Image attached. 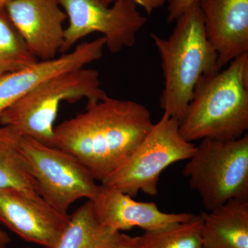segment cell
I'll use <instances>...</instances> for the list:
<instances>
[{
  "instance_id": "d6986e66",
  "label": "cell",
  "mask_w": 248,
  "mask_h": 248,
  "mask_svg": "<svg viewBox=\"0 0 248 248\" xmlns=\"http://www.w3.org/2000/svg\"><path fill=\"white\" fill-rule=\"evenodd\" d=\"M199 0H169L168 7L167 22H175L178 17L197 4Z\"/></svg>"
},
{
  "instance_id": "4fadbf2b",
  "label": "cell",
  "mask_w": 248,
  "mask_h": 248,
  "mask_svg": "<svg viewBox=\"0 0 248 248\" xmlns=\"http://www.w3.org/2000/svg\"><path fill=\"white\" fill-rule=\"evenodd\" d=\"M92 203L99 221L118 232L135 227L155 231L188 221L195 216L192 213H164L153 202H137L120 190L102 184Z\"/></svg>"
},
{
  "instance_id": "ffe728a7",
  "label": "cell",
  "mask_w": 248,
  "mask_h": 248,
  "mask_svg": "<svg viewBox=\"0 0 248 248\" xmlns=\"http://www.w3.org/2000/svg\"><path fill=\"white\" fill-rule=\"evenodd\" d=\"M112 248H141L140 236H131L120 233Z\"/></svg>"
},
{
  "instance_id": "9a60e30c",
  "label": "cell",
  "mask_w": 248,
  "mask_h": 248,
  "mask_svg": "<svg viewBox=\"0 0 248 248\" xmlns=\"http://www.w3.org/2000/svg\"><path fill=\"white\" fill-rule=\"evenodd\" d=\"M0 187H12L32 197H41L36 181L22 147V137L0 125Z\"/></svg>"
},
{
  "instance_id": "7402d4cb",
  "label": "cell",
  "mask_w": 248,
  "mask_h": 248,
  "mask_svg": "<svg viewBox=\"0 0 248 248\" xmlns=\"http://www.w3.org/2000/svg\"><path fill=\"white\" fill-rule=\"evenodd\" d=\"M10 241H11V239H10L9 234L6 232L0 229V245L6 246V245L9 244Z\"/></svg>"
},
{
  "instance_id": "9c48e42d",
  "label": "cell",
  "mask_w": 248,
  "mask_h": 248,
  "mask_svg": "<svg viewBox=\"0 0 248 248\" xmlns=\"http://www.w3.org/2000/svg\"><path fill=\"white\" fill-rule=\"evenodd\" d=\"M69 219V215L57 211L42 197L0 187V223L27 242L53 248Z\"/></svg>"
},
{
  "instance_id": "e0dca14e",
  "label": "cell",
  "mask_w": 248,
  "mask_h": 248,
  "mask_svg": "<svg viewBox=\"0 0 248 248\" xmlns=\"http://www.w3.org/2000/svg\"><path fill=\"white\" fill-rule=\"evenodd\" d=\"M201 215L187 221L145 231L140 237L141 248H203Z\"/></svg>"
},
{
  "instance_id": "277c9868",
  "label": "cell",
  "mask_w": 248,
  "mask_h": 248,
  "mask_svg": "<svg viewBox=\"0 0 248 248\" xmlns=\"http://www.w3.org/2000/svg\"><path fill=\"white\" fill-rule=\"evenodd\" d=\"M97 70L81 68L52 77L5 109L0 125L9 127L21 137H28L55 146V124L60 105L82 99L88 102L108 97Z\"/></svg>"
},
{
  "instance_id": "7a4b0ae2",
  "label": "cell",
  "mask_w": 248,
  "mask_h": 248,
  "mask_svg": "<svg viewBox=\"0 0 248 248\" xmlns=\"http://www.w3.org/2000/svg\"><path fill=\"white\" fill-rule=\"evenodd\" d=\"M248 129V53L235 59L224 69L202 78L179 123L189 142L232 141Z\"/></svg>"
},
{
  "instance_id": "ac0fdd59",
  "label": "cell",
  "mask_w": 248,
  "mask_h": 248,
  "mask_svg": "<svg viewBox=\"0 0 248 248\" xmlns=\"http://www.w3.org/2000/svg\"><path fill=\"white\" fill-rule=\"evenodd\" d=\"M39 61L30 51L4 8H0V77Z\"/></svg>"
},
{
  "instance_id": "8fae6325",
  "label": "cell",
  "mask_w": 248,
  "mask_h": 248,
  "mask_svg": "<svg viewBox=\"0 0 248 248\" xmlns=\"http://www.w3.org/2000/svg\"><path fill=\"white\" fill-rule=\"evenodd\" d=\"M219 70L248 53V0H199Z\"/></svg>"
},
{
  "instance_id": "ba28073f",
  "label": "cell",
  "mask_w": 248,
  "mask_h": 248,
  "mask_svg": "<svg viewBox=\"0 0 248 248\" xmlns=\"http://www.w3.org/2000/svg\"><path fill=\"white\" fill-rule=\"evenodd\" d=\"M22 147L41 197L57 211L68 215L70 207L77 201H92L97 197L100 186L89 170L69 153L28 137H22Z\"/></svg>"
},
{
  "instance_id": "d4e9b609",
  "label": "cell",
  "mask_w": 248,
  "mask_h": 248,
  "mask_svg": "<svg viewBox=\"0 0 248 248\" xmlns=\"http://www.w3.org/2000/svg\"><path fill=\"white\" fill-rule=\"evenodd\" d=\"M0 248H7L6 246H2V245H0Z\"/></svg>"
},
{
  "instance_id": "cb8c5ba5",
  "label": "cell",
  "mask_w": 248,
  "mask_h": 248,
  "mask_svg": "<svg viewBox=\"0 0 248 248\" xmlns=\"http://www.w3.org/2000/svg\"><path fill=\"white\" fill-rule=\"evenodd\" d=\"M14 0H0V8H5L8 4Z\"/></svg>"
},
{
  "instance_id": "5b68a950",
  "label": "cell",
  "mask_w": 248,
  "mask_h": 248,
  "mask_svg": "<svg viewBox=\"0 0 248 248\" xmlns=\"http://www.w3.org/2000/svg\"><path fill=\"white\" fill-rule=\"evenodd\" d=\"M183 170L207 211L231 200H248V135L232 141L203 140Z\"/></svg>"
},
{
  "instance_id": "7c38bea8",
  "label": "cell",
  "mask_w": 248,
  "mask_h": 248,
  "mask_svg": "<svg viewBox=\"0 0 248 248\" xmlns=\"http://www.w3.org/2000/svg\"><path fill=\"white\" fill-rule=\"evenodd\" d=\"M105 48V40L101 37L80 44L71 52L52 60H39L19 71L0 77V115L45 80L97 61L102 58Z\"/></svg>"
},
{
  "instance_id": "484cf974",
  "label": "cell",
  "mask_w": 248,
  "mask_h": 248,
  "mask_svg": "<svg viewBox=\"0 0 248 248\" xmlns=\"http://www.w3.org/2000/svg\"><path fill=\"white\" fill-rule=\"evenodd\" d=\"M31 248V247H26V248Z\"/></svg>"
},
{
  "instance_id": "8992f818",
  "label": "cell",
  "mask_w": 248,
  "mask_h": 248,
  "mask_svg": "<svg viewBox=\"0 0 248 248\" xmlns=\"http://www.w3.org/2000/svg\"><path fill=\"white\" fill-rule=\"evenodd\" d=\"M195 151V145L181 135L177 119L163 114L128 159L102 184L131 197L140 191L157 195L161 172L174 163L188 160Z\"/></svg>"
},
{
  "instance_id": "44dd1931",
  "label": "cell",
  "mask_w": 248,
  "mask_h": 248,
  "mask_svg": "<svg viewBox=\"0 0 248 248\" xmlns=\"http://www.w3.org/2000/svg\"><path fill=\"white\" fill-rule=\"evenodd\" d=\"M138 6H141L145 12L151 14L155 10L159 9L167 0H133Z\"/></svg>"
},
{
  "instance_id": "603a6c76",
  "label": "cell",
  "mask_w": 248,
  "mask_h": 248,
  "mask_svg": "<svg viewBox=\"0 0 248 248\" xmlns=\"http://www.w3.org/2000/svg\"><path fill=\"white\" fill-rule=\"evenodd\" d=\"M97 1L106 6H110L111 4L115 2L116 0H97Z\"/></svg>"
},
{
  "instance_id": "6da1fadb",
  "label": "cell",
  "mask_w": 248,
  "mask_h": 248,
  "mask_svg": "<svg viewBox=\"0 0 248 248\" xmlns=\"http://www.w3.org/2000/svg\"><path fill=\"white\" fill-rule=\"evenodd\" d=\"M153 125L144 106L108 96L88 102L84 112L55 127V146L76 157L102 183L128 159Z\"/></svg>"
},
{
  "instance_id": "30bf717a",
  "label": "cell",
  "mask_w": 248,
  "mask_h": 248,
  "mask_svg": "<svg viewBox=\"0 0 248 248\" xmlns=\"http://www.w3.org/2000/svg\"><path fill=\"white\" fill-rule=\"evenodd\" d=\"M4 9L37 60L56 58L63 46V24L68 19L58 0H14Z\"/></svg>"
},
{
  "instance_id": "5bb4252c",
  "label": "cell",
  "mask_w": 248,
  "mask_h": 248,
  "mask_svg": "<svg viewBox=\"0 0 248 248\" xmlns=\"http://www.w3.org/2000/svg\"><path fill=\"white\" fill-rule=\"evenodd\" d=\"M200 215L203 248H248V200H229Z\"/></svg>"
},
{
  "instance_id": "3957f363",
  "label": "cell",
  "mask_w": 248,
  "mask_h": 248,
  "mask_svg": "<svg viewBox=\"0 0 248 248\" xmlns=\"http://www.w3.org/2000/svg\"><path fill=\"white\" fill-rule=\"evenodd\" d=\"M168 38L152 32V40L161 61L164 88L160 97L164 114L180 123L197 83L203 77L220 71L217 55L204 29L198 3L175 20Z\"/></svg>"
},
{
  "instance_id": "2e32d148",
  "label": "cell",
  "mask_w": 248,
  "mask_h": 248,
  "mask_svg": "<svg viewBox=\"0 0 248 248\" xmlns=\"http://www.w3.org/2000/svg\"><path fill=\"white\" fill-rule=\"evenodd\" d=\"M120 233L99 221L89 200L70 215L66 229L53 248H112Z\"/></svg>"
},
{
  "instance_id": "52a82bcc",
  "label": "cell",
  "mask_w": 248,
  "mask_h": 248,
  "mask_svg": "<svg viewBox=\"0 0 248 248\" xmlns=\"http://www.w3.org/2000/svg\"><path fill=\"white\" fill-rule=\"evenodd\" d=\"M68 19L60 53H68L81 39L99 32L112 53L135 45L147 18L133 0H116L106 6L97 0H58Z\"/></svg>"
}]
</instances>
